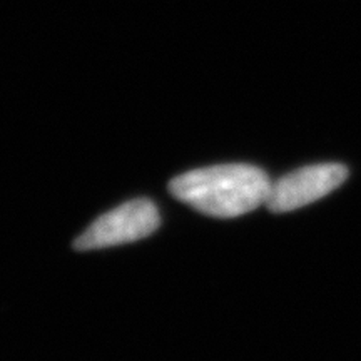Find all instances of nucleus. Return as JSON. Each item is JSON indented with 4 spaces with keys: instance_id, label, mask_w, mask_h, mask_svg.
<instances>
[{
    "instance_id": "f257e3e1",
    "label": "nucleus",
    "mask_w": 361,
    "mask_h": 361,
    "mask_svg": "<svg viewBox=\"0 0 361 361\" xmlns=\"http://www.w3.org/2000/svg\"><path fill=\"white\" fill-rule=\"evenodd\" d=\"M271 183L251 164H221L194 169L174 178L169 192L176 200L213 218H238L268 201Z\"/></svg>"
},
{
    "instance_id": "f03ea898",
    "label": "nucleus",
    "mask_w": 361,
    "mask_h": 361,
    "mask_svg": "<svg viewBox=\"0 0 361 361\" xmlns=\"http://www.w3.org/2000/svg\"><path fill=\"white\" fill-rule=\"evenodd\" d=\"M159 228V211L149 200H133L102 214L74 241V250L90 251L147 238Z\"/></svg>"
},
{
    "instance_id": "7ed1b4c3",
    "label": "nucleus",
    "mask_w": 361,
    "mask_h": 361,
    "mask_svg": "<svg viewBox=\"0 0 361 361\" xmlns=\"http://www.w3.org/2000/svg\"><path fill=\"white\" fill-rule=\"evenodd\" d=\"M348 178L346 166L338 162L314 164L286 174L271 184L266 204L273 213H288L322 200Z\"/></svg>"
}]
</instances>
